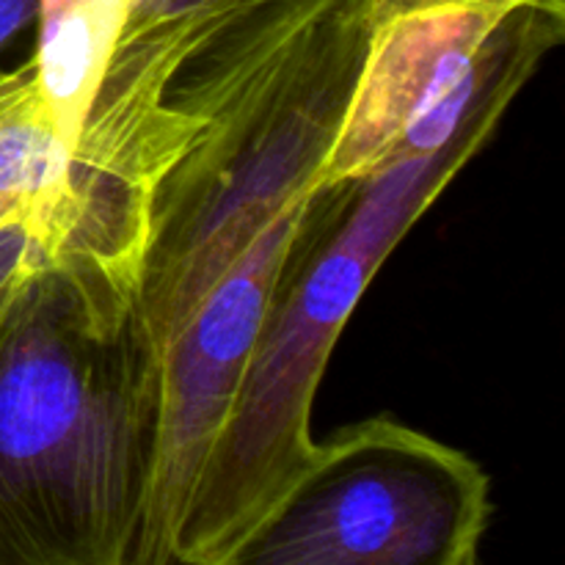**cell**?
Returning a JSON list of instances; mask_svg holds the SVG:
<instances>
[{"instance_id":"cell-8","label":"cell","mask_w":565,"mask_h":565,"mask_svg":"<svg viewBox=\"0 0 565 565\" xmlns=\"http://www.w3.org/2000/svg\"><path fill=\"white\" fill-rule=\"evenodd\" d=\"M127 9L130 0H39L33 66L50 125L70 154L119 42Z\"/></svg>"},{"instance_id":"cell-4","label":"cell","mask_w":565,"mask_h":565,"mask_svg":"<svg viewBox=\"0 0 565 565\" xmlns=\"http://www.w3.org/2000/svg\"><path fill=\"white\" fill-rule=\"evenodd\" d=\"M563 31L565 0H367L362 55L318 185L439 154L480 105L516 97Z\"/></svg>"},{"instance_id":"cell-10","label":"cell","mask_w":565,"mask_h":565,"mask_svg":"<svg viewBox=\"0 0 565 565\" xmlns=\"http://www.w3.org/2000/svg\"><path fill=\"white\" fill-rule=\"evenodd\" d=\"M44 257L47 241L36 221H11L0 226V303Z\"/></svg>"},{"instance_id":"cell-2","label":"cell","mask_w":565,"mask_h":565,"mask_svg":"<svg viewBox=\"0 0 565 565\" xmlns=\"http://www.w3.org/2000/svg\"><path fill=\"white\" fill-rule=\"evenodd\" d=\"M508 105L511 97L489 99L439 154L401 160L359 182L345 215L287 270L171 565H230L301 475L315 450V395L353 309L403 235L500 127Z\"/></svg>"},{"instance_id":"cell-7","label":"cell","mask_w":565,"mask_h":565,"mask_svg":"<svg viewBox=\"0 0 565 565\" xmlns=\"http://www.w3.org/2000/svg\"><path fill=\"white\" fill-rule=\"evenodd\" d=\"M359 182L315 185L252 241L160 353L154 467L138 565H169L287 270L351 207Z\"/></svg>"},{"instance_id":"cell-6","label":"cell","mask_w":565,"mask_h":565,"mask_svg":"<svg viewBox=\"0 0 565 565\" xmlns=\"http://www.w3.org/2000/svg\"><path fill=\"white\" fill-rule=\"evenodd\" d=\"M351 0H130L66 169L58 252L141 263V160L160 103L243 44L309 25Z\"/></svg>"},{"instance_id":"cell-1","label":"cell","mask_w":565,"mask_h":565,"mask_svg":"<svg viewBox=\"0 0 565 565\" xmlns=\"http://www.w3.org/2000/svg\"><path fill=\"white\" fill-rule=\"evenodd\" d=\"M160 356L138 287L44 257L0 303V565H138Z\"/></svg>"},{"instance_id":"cell-9","label":"cell","mask_w":565,"mask_h":565,"mask_svg":"<svg viewBox=\"0 0 565 565\" xmlns=\"http://www.w3.org/2000/svg\"><path fill=\"white\" fill-rule=\"evenodd\" d=\"M70 149L50 125L33 58L0 72V226L36 221L47 254L66 199Z\"/></svg>"},{"instance_id":"cell-11","label":"cell","mask_w":565,"mask_h":565,"mask_svg":"<svg viewBox=\"0 0 565 565\" xmlns=\"http://www.w3.org/2000/svg\"><path fill=\"white\" fill-rule=\"evenodd\" d=\"M39 14V0H0V47L11 42Z\"/></svg>"},{"instance_id":"cell-5","label":"cell","mask_w":565,"mask_h":565,"mask_svg":"<svg viewBox=\"0 0 565 565\" xmlns=\"http://www.w3.org/2000/svg\"><path fill=\"white\" fill-rule=\"evenodd\" d=\"M489 519L478 461L373 417L315 441L230 565H472Z\"/></svg>"},{"instance_id":"cell-3","label":"cell","mask_w":565,"mask_h":565,"mask_svg":"<svg viewBox=\"0 0 565 565\" xmlns=\"http://www.w3.org/2000/svg\"><path fill=\"white\" fill-rule=\"evenodd\" d=\"M367 0L281 50L154 188L138 307L158 356L287 204L318 185L351 94Z\"/></svg>"}]
</instances>
